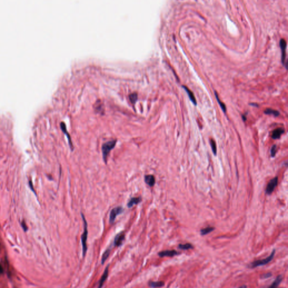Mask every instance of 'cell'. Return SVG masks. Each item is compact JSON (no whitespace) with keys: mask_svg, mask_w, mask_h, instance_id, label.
<instances>
[{"mask_svg":"<svg viewBox=\"0 0 288 288\" xmlns=\"http://www.w3.org/2000/svg\"><path fill=\"white\" fill-rule=\"evenodd\" d=\"M123 208L120 206H118V207H117L115 208H114L110 213L109 223L111 224H113L115 220L116 217L118 215L122 214L123 213Z\"/></svg>","mask_w":288,"mask_h":288,"instance_id":"4","label":"cell"},{"mask_svg":"<svg viewBox=\"0 0 288 288\" xmlns=\"http://www.w3.org/2000/svg\"><path fill=\"white\" fill-rule=\"evenodd\" d=\"M125 238V235L123 232H120L117 235L114 239V246H119L122 245L123 241Z\"/></svg>","mask_w":288,"mask_h":288,"instance_id":"9","label":"cell"},{"mask_svg":"<svg viewBox=\"0 0 288 288\" xmlns=\"http://www.w3.org/2000/svg\"><path fill=\"white\" fill-rule=\"evenodd\" d=\"M183 88L186 91L187 93L188 94V96L189 97V98L190 99V100L191 101V102L195 105H197V101H196V99H195V98L193 94V93L192 92L190 91L189 89H188L185 86H183Z\"/></svg>","mask_w":288,"mask_h":288,"instance_id":"14","label":"cell"},{"mask_svg":"<svg viewBox=\"0 0 288 288\" xmlns=\"http://www.w3.org/2000/svg\"><path fill=\"white\" fill-rule=\"evenodd\" d=\"M149 285L151 288H161L164 285V282L163 281H150L149 283Z\"/></svg>","mask_w":288,"mask_h":288,"instance_id":"16","label":"cell"},{"mask_svg":"<svg viewBox=\"0 0 288 288\" xmlns=\"http://www.w3.org/2000/svg\"><path fill=\"white\" fill-rule=\"evenodd\" d=\"M271 276H272V274L271 272H268V273H266L265 274L262 275L260 276V278L262 279H265L270 277Z\"/></svg>","mask_w":288,"mask_h":288,"instance_id":"24","label":"cell"},{"mask_svg":"<svg viewBox=\"0 0 288 288\" xmlns=\"http://www.w3.org/2000/svg\"><path fill=\"white\" fill-rule=\"evenodd\" d=\"M214 230V228L213 227H208L206 228L200 230V234L202 235H205L213 231Z\"/></svg>","mask_w":288,"mask_h":288,"instance_id":"18","label":"cell"},{"mask_svg":"<svg viewBox=\"0 0 288 288\" xmlns=\"http://www.w3.org/2000/svg\"><path fill=\"white\" fill-rule=\"evenodd\" d=\"M282 279H283V277L282 275L277 276V277L276 278L275 280L272 282L271 285L270 287H269L268 288H277L278 286L281 283V281H282Z\"/></svg>","mask_w":288,"mask_h":288,"instance_id":"15","label":"cell"},{"mask_svg":"<svg viewBox=\"0 0 288 288\" xmlns=\"http://www.w3.org/2000/svg\"><path fill=\"white\" fill-rule=\"evenodd\" d=\"M275 252H276L275 249H274L271 254L266 258H265V259H263L261 260H255L253 262H252L251 263H250V265H249V267H250V268H254L258 267V266L267 265L273 260V258L274 257L275 254Z\"/></svg>","mask_w":288,"mask_h":288,"instance_id":"3","label":"cell"},{"mask_svg":"<svg viewBox=\"0 0 288 288\" xmlns=\"http://www.w3.org/2000/svg\"><path fill=\"white\" fill-rule=\"evenodd\" d=\"M242 118H243V120H244V121H246V117L244 115H242Z\"/></svg>","mask_w":288,"mask_h":288,"instance_id":"31","label":"cell"},{"mask_svg":"<svg viewBox=\"0 0 288 288\" xmlns=\"http://www.w3.org/2000/svg\"><path fill=\"white\" fill-rule=\"evenodd\" d=\"M210 143H211V148H212V149L213 153H214V154L216 155V154H217V148H216V142H214V141L213 140H211Z\"/></svg>","mask_w":288,"mask_h":288,"instance_id":"22","label":"cell"},{"mask_svg":"<svg viewBox=\"0 0 288 288\" xmlns=\"http://www.w3.org/2000/svg\"><path fill=\"white\" fill-rule=\"evenodd\" d=\"M239 288H247V287H246V285H243L241 286L240 287H239Z\"/></svg>","mask_w":288,"mask_h":288,"instance_id":"29","label":"cell"},{"mask_svg":"<svg viewBox=\"0 0 288 288\" xmlns=\"http://www.w3.org/2000/svg\"><path fill=\"white\" fill-rule=\"evenodd\" d=\"M117 142V140L109 141L103 144L102 145L101 150H102V154H103V158L106 164L107 163L108 156L110 152L111 151V150H112L113 149L115 148Z\"/></svg>","mask_w":288,"mask_h":288,"instance_id":"1","label":"cell"},{"mask_svg":"<svg viewBox=\"0 0 288 288\" xmlns=\"http://www.w3.org/2000/svg\"><path fill=\"white\" fill-rule=\"evenodd\" d=\"M264 113L266 114H272V115H274L275 117H278L280 114V113L278 111H277L276 110H274V109H271V108H267L265 110Z\"/></svg>","mask_w":288,"mask_h":288,"instance_id":"17","label":"cell"},{"mask_svg":"<svg viewBox=\"0 0 288 288\" xmlns=\"http://www.w3.org/2000/svg\"><path fill=\"white\" fill-rule=\"evenodd\" d=\"M29 186H30V188L31 189V190H32V191L35 192V190L33 189V185H32V182L30 181L29 183Z\"/></svg>","mask_w":288,"mask_h":288,"instance_id":"27","label":"cell"},{"mask_svg":"<svg viewBox=\"0 0 288 288\" xmlns=\"http://www.w3.org/2000/svg\"><path fill=\"white\" fill-rule=\"evenodd\" d=\"M21 226H22V227H23V230H24L25 231H26L27 230V229H28V228H27V226L26 225V224H25V222H24V221H23V222H21Z\"/></svg>","mask_w":288,"mask_h":288,"instance_id":"26","label":"cell"},{"mask_svg":"<svg viewBox=\"0 0 288 288\" xmlns=\"http://www.w3.org/2000/svg\"><path fill=\"white\" fill-rule=\"evenodd\" d=\"M60 127H61V129L63 131L64 133L67 135V139H68V143H69V147H70L71 150L73 151L74 148V146H73V144L72 143V141H71V137H70V134H69L68 131H67V127H66L65 124L64 123V122H61V123H60Z\"/></svg>","mask_w":288,"mask_h":288,"instance_id":"7","label":"cell"},{"mask_svg":"<svg viewBox=\"0 0 288 288\" xmlns=\"http://www.w3.org/2000/svg\"><path fill=\"white\" fill-rule=\"evenodd\" d=\"M180 254L179 252H177L175 250H164L158 253V255L160 257H173L175 255H178Z\"/></svg>","mask_w":288,"mask_h":288,"instance_id":"8","label":"cell"},{"mask_svg":"<svg viewBox=\"0 0 288 288\" xmlns=\"http://www.w3.org/2000/svg\"><path fill=\"white\" fill-rule=\"evenodd\" d=\"M142 201V199L141 197H132L129 202L127 203V207L128 208H131L134 205H137Z\"/></svg>","mask_w":288,"mask_h":288,"instance_id":"11","label":"cell"},{"mask_svg":"<svg viewBox=\"0 0 288 288\" xmlns=\"http://www.w3.org/2000/svg\"><path fill=\"white\" fill-rule=\"evenodd\" d=\"M110 250L109 249H108L104 253V254H103V256H102V258H101V263L102 265H104L105 262L106 260L108 259V258L109 257V254H110Z\"/></svg>","mask_w":288,"mask_h":288,"instance_id":"21","label":"cell"},{"mask_svg":"<svg viewBox=\"0 0 288 288\" xmlns=\"http://www.w3.org/2000/svg\"><path fill=\"white\" fill-rule=\"evenodd\" d=\"M280 46L281 49V53H282V56H281V60H282V63L283 65H285V57H286V48H287V42L285 40L281 39L280 41Z\"/></svg>","mask_w":288,"mask_h":288,"instance_id":"6","label":"cell"},{"mask_svg":"<svg viewBox=\"0 0 288 288\" xmlns=\"http://www.w3.org/2000/svg\"><path fill=\"white\" fill-rule=\"evenodd\" d=\"M129 98L130 100L132 103H134L137 98V93L136 92H132V93L129 94Z\"/></svg>","mask_w":288,"mask_h":288,"instance_id":"23","label":"cell"},{"mask_svg":"<svg viewBox=\"0 0 288 288\" xmlns=\"http://www.w3.org/2000/svg\"><path fill=\"white\" fill-rule=\"evenodd\" d=\"M178 248L182 250H188V249H193L194 248L192 244H191L190 243H186L185 244H179Z\"/></svg>","mask_w":288,"mask_h":288,"instance_id":"20","label":"cell"},{"mask_svg":"<svg viewBox=\"0 0 288 288\" xmlns=\"http://www.w3.org/2000/svg\"><path fill=\"white\" fill-rule=\"evenodd\" d=\"M81 216H82V218L83 221V224H84V231L81 236L83 257H84L86 254V252H87V236H88V225H87V221L86 220L84 214L82 213H81Z\"/></svg>","mask_w":288,"mask_h":288,"instance_id":"2","label":"cell"},{"mask_svg":"<svg viewBox=\"0 0 288 288\" xmlns=\"http://www.w3.org/2000/svg\"><path fill=\"white\" fill-rule=\"evenodd\" d=\"M276 153V146L274 145L271 149V155L272 157H274L275 156Z\"/></svg>","mask_w":288,"mask_h":288,"instance_id":"25","label":"cell"},{"mask_svg":"<svg viewBox=\"0 0 288 288\" xmlns=\"http://www.w3.org/2000/svg\"><path fill=\"white\" fill-rule=\"evenodd\" d=\"M250 105L255 106H258L257 104H255V103H251V104H250Z\"/></svg>","mask_w":288,"mask_h":288,"instance_id":"30","label":"cell"},{"mask_svg":"<svg viewBox=\"0 0 288 288\" xmlns=\"http://www.w3.org/2000/svg\"><path fill=\"white\" fill-rule=\"evenodd\" d=\"M214 94H215V96L216 98V99H217V101H218V103H219V105L221 106V108L222 109V111L225 113H226V105H225V104L221 101H220V100L218 98V94H217V93L216 92L214 91Z\"/></svg>","mask_w":288,"mask_h":288,"instance_id":"19","label":"cell"},{"mask_svg":"<svg viewBox=\"0 0 288 288\" xmlns=\"http://www.w3.org/2000/svg\"><path fill=\"white\" fill-rule=\"evenodd\" d=\"M277 183H278V178L277 177H275L273 179L270 181V182L267 185V188L266 190V192L267 194H271L273 192L274 190L277 185Z\"/></svg>","mask_w":288,"mask_h":288,"instance_id":"5","label":"cell"},{"mask_svg":"<svg viewBox=\"0 0 288 288\" xmlns=\"http://www.w3.org/2000/svg\"><path fill=\"white\" fill-rule=\"evenodd\" d=\"M4 272V269H3V267H2V266L0 265V274H2Z\"/></svg>","mask_w":288,"mask_h":288,"instance_id":"28","label":"cell"},{"mask_svg":"<svg viewBox=\"0 0 288 288\" xmlns=\"http://www.w3.org/2000/svg\"><path fill=\"white\" fill-rule=\"evenodd\" d=\"M284 129L282 128H278L275 129L272 134V138L273 139H279L281 135L284 133Z\"/></svg>","mask_w":288,"mask_h":288,"instance_id":"12","label":"cell"},{"mask_svg":"<svg viewBox=\"0 0 288 288\" xmlns=\"http://www.w3.org/2000/svg\"><path fill=\"white\" fill-rule=\"evenodd\" d=\"M144 180L145 183L150 187H153L154 186L155 183V178L154 176L151 175H145Z\"/></svg>","mask_w":288,"mask_h":288,"instance_id":"10","label":"cell"},{"mask_svg":"<svg viewBox=\"0 0 288 288\" xmlns=\"http://www.w3.org/2000/svg\"><path fill=\"white\" fill-rule=\"evenodd\" d=\"M108 268H109V266H107L106 267L105 270L104 271V272L103 275H102L101 279H100V282H99V286H98V288H101L104 282L106 281V279L108 278V272H109V270H108Z\"/></svg>","mask_w":288,"mask_h":288,"instance_id":"13","label":"cell"}]
</instances>
